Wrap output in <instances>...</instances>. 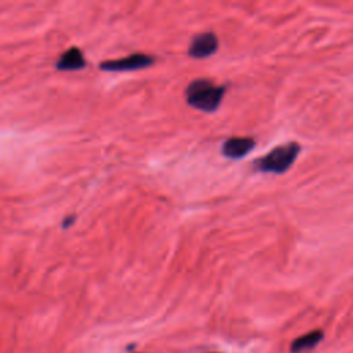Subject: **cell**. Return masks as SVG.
Here are the masks:
<instances>
[{"label":"cell","instance_id":"cell-1","mask_svg":"<svg viewBox=\"0 0 353 353\" xmlns=\"http://www.w3.org/2000/svg\"><path fill=\"white\" fill-rule=\"evenodd\" d=\"M225 92V85H216L208 79H196L188 84L185 98L192 108L211 113L219 108Z\"/></svg>","mask_w":353,"mask_h":353},{"label":"cell","instance_id":"cell-2","mask_svg":"<svg viewBox=\"0 0 353 353\" xmlns=\"http://www.w3.org/2000/svg\"><path fill=\"white\" fill-rule=\"evenodd\" d=\"M301 152V145L298 142H287L279 145L268 152L265 156L254 160L252 165L259 172L283 174L291 168Z\"/></svg>","mask_w":353,"mask_h":353},{"label":"cell","instance_id":"cell-3","mask_svg":"<svg viewBox=\"0 0 353 353\" xmlns=\"http://www.w3.org/2000/svg\"><path fill=\"white\" fill-rule=\"evenodd\" d=\"M153 63H154V58L152 55L143 54V52H135L124 58L103 61L99 63V69L105 72H128V70L143 69Z\"/></svg>","mask_w":353,"mask_h":353},{"label":"cell","instance_id":"cell-4","mask_svg":"<svg viewBox=\"0 0 353 353\" xmlns=\"http://www.w3.org/2000/svg\"><path fill=\"white\" fill-rule=\"evenodd\" d=\"M218 50V37L212 32L196 34L188 48V54L193 58H207Z\"/></svg>","mask_w":353,"mask_h":353},{"label":"cell","instance_id":"cell-5","mask_svg":"<svg viewBox=\"0 0 353 353\" xmlns=\"http://www.w3.org/2000/svg\"><path fill=\"white\" fill-rule=\"evenodd\" d=\"M255 148V139L251 137H232L228 138L221 148V152L228 159H243Z\"/></svg>","mask_w":353,"mask_h":353},{"label":"cell","instance_id":"cell-6","mask_svg":"<svg viewBox=\"0 0 353 353\" xmlns=\"http://www.w3.org/2000/svg\"><path fill=\"white\" fill-rule=\"evenodd\" d=\"M85 66V59L80 48L70 47L63 51L55 63L58 70H77Z\"/></svg>","mask_w":353,"mask_h":353},{"label":"cell","instance_id":"cell-7","mask_svg":"<svg viewBox=\"0 0 353 353\" xmlns=\"http://www.w3.org/2000/svg\"><path fill=\"white\" fill-rule=\"evenodd\" d=\"M323 336H324V334L321 330H313V331H309V332L298 336L291 343V353H302V352L313 349L314 346H317L321 342Z\"/></svg>","mask_w":353,"mask_h":353},{"label":"cell","instance_id":"cell-8","mask_svg":"<svg viewBox=\"0 0 353 353\" xmlns=\"http://www.w3.org/2000/svg\"><path fill=\"white\" fill-rule=\"evenodd\" d=\"M74 219H76V215H70V216H65L63 218V222H62V229H66V228H69L70 225H73V222H74Z\"/></svg>","mask_w":353,"mask_h":353}]
</instances>
